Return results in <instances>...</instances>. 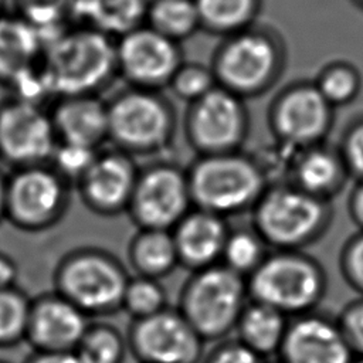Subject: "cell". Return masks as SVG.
Masks as SVG:
<instances>
[{
    "instance_id": "cell-1",
    "label": "cell",
    "mask_w": 363,
    "mask_h": 363,
    "mask_svg": "<svg viewBox=\"0 0 363 363\" xmlns=\"http://www.w3.org/2000/svg\"><path fill=\"white\" fill-rule=\"evenodd\" d=\"M41 68L54 99L101 95L118 78L115 38L85 26L61 30L47 41Z\"/></svg>"
},
{
    "instance_id": "cell-2",
    "label": "cell",
    "mask_w": 363,
    "mask_h": 363,
    "mask_svg": "<svg viewBox=\"0 0 363 363\" xmlns=\"http://www.w3.org/2000/svg\"><path fill=\"white\" fill-rule=\"evenodd\" d=\"M286 65V45L272 27L254 24L223 37L210 67L217 85L242 99L258 98L281 78Z\"/></svg>"
},
{
    "instance_id": "cell-3",
    "label": "cell",
    "mask_w": 363,
    "mask_h": 363,
    "mask_svg": "<svg viewBox=\"0 0 363 363\" xmlns=\"http://www.w3.org/2000/svg\"><path fill=\"white\" fill-rule=\"evenodd\" d=\"M186 170L193 206L225 218L252 210L269 186L257 157L242 150L197 156Z\"/></svg>"
},
{
    "instance_id": "cell-4",
    "label": "cell",
    "mask_w": 363,
    "mask_h": 363,
    "mask_svg": "<svg viewBox=\"0 0 363 363\" xmlns=\"http://www.w3.org/2000/svg\"><path fill=\"white\" fill-rule=\"evenodd\" d=\"M251 214V227L272 250H303L322 238L333 220L330 201L289 182L269 184Z\"/></svg>"
},
{
    "instance_id": "cell-5",
    "label": "cell",
    "mask_w": 363,
    "mask_h": 363,
    "mask_svg": "<svg viewBox=\"0 0 363 363\" xmlns=\"http://www.w3.org/2000/svg\"><path fill=\"white\" fill-rule=\"evenodd\" d=\"M247 286L250 299L295 318L316 311L326 295L328 275L303 250H272L247 277Z\"/></svg>"
},
{
    "instance_id": "cell-6",
    "label": "cell",
    "mask_w": 363,
    "mask_h": 363,
    "mask_svg": "<svg viewBox=\"0 0 363 363\" xmlns=\"http://www.w3.org/2000/svg\"><path fill=\"white\" fill-rule=\"evenodd\" d=\"M108 142L133 157L164 152L174 140L177 116L162 91L125 86L106 99Z\"/></svg>"
},
{
    "instance_id": "cell-7",
    "label": "cell",
    "mask_w": 363,
    "mask_h": 363,
    "mask_svg": "<svg viewBox=\"0 0 363 363\" xmlns=\"http://www.w3.org/2000/svg\"><path fill=\"white\" fill-rule=\"evenodd\" d=\"M122 261L98 247H79L67 252L54 269V291L71 301L89 318L121 311L129 281Z\"/></svg>"
},
{
    "instance_id": "cell-8",
    "label": "cell",
    "mask_w": 363,
    "mask_h": 363,
    "mask_svg": "<svg viewBox=\"0 0 363 363\" xmlns=\"http://www.w3.org/2000/svg\"><path fill=\"white\" fill-rule=\"evenodd\" d=\"M248 301L247 278L220 262L191 272L177 309L204 342H218L235 330Z\"/></svg>"
},
{
    "instance_id": "cell-9",
    "label": "cell",
    "mask_w": 363,
    "mask_h": 363,
    "mask_svg": "<svg viewBox=\"0 0 363 363\" xmlns=\"http://www.w3.org/2000/svg\"><path fill=\"white\" fill-rule=\"evenodd\" d=\"M69 187L50 163L13 169L6 176L4 220L28 233L51 228L67 213Z\"/></svg>"
},
{
    "instance_id": "cell-10",
    "label": "cell",
    "mask_w": 363,
    "mask_h": 363,
    "mask_svg": "<svg viewBox=\"0 0 363 363\" xmlns=\"http://www.w3.org/2000/svg\"><path fill=\"white\" fill-rule=\"evenodd\" d=\"M335 108L313 81L299 79L285 85L269 102L267 123L274 140L289 150H301L326 142Z\"/></svg>"
},
{
    "instance_id": "cell-11",
    "label": "cell",
    "mask_w": 363,
    "mask_h": 363,
    "mask_svg": "<svg viewBox=\"0 0 363 363\" xmlns=\"http://www.w3.org/2000/svg\"><path fill=\"white\" fill-rule=\"evenodd\" d=\"M183 129L189 146L197 156L242 150L250 133L245 99L217 85L187 105Z\"/></svg>"
},
{
    "instance_id": "cell-12",
    "label": "cell",
    "mask_w": 363,
    "mask_h": 363,
    "mask_svg": "<svg viewBox=\"0 0 363 363\" xmlns=\"http://www.w3.org/2000/svg\"><path fill=\"white\" fill-rule=\"evenodd\" d=\"M193 207L186 167L156 160L139 169L126 213L138 228L172 230Z\"/></svg>"
},
{
    "instance_id": "cell-13",
    "label": "cell",
    "mask_w": 363,
    "mask_h": 363,
    "mask_svg": "<svg viewBox=\"0 0 363 363\" xmlns=\"http://www.w3.org/2000/svg\"><path fill=\"white\" fill-rule=\"evenodd\" d=\"M57 145L48 108L14 96L0 102V160L13 169L50 163Z\"/></svg>"
},
{
    "instance_id": "cell-14",
    "label": "cell",
    "mask_w": 363,
    "mask_h": 363,
    "mask_svg": "<svg viewBox=\"0 0 363 363\" xmlns=\"http://www.w3.org/2000/svg\"><path fill=\"white\" fill-rule=\"evenodd\" d=\"M118 77L128 86L162 91L184 61L180 43L142 24L115 40Z\"/></svg>"
},
{
    "instance_id": "cell-15",
    "label": "cell",
    "mask_w": 363,
    "mask_h": 363,
    "mask_svg": "<svg viewBox=\"0 0 363 363\" xmlns=\"http://www.w3.org/2000/svg\"><path fill=\"white\" fill-rule=\"evenodd\" d=\"M128 349L139 363H200L204 340L177 308L132 320Z\"/></svg>"
},
{
    "instance_id": "cell-16",
    "label": "cell",
    "mask_w": 363,
    "mask_h": 363,
    "mask_svg": "<svg viewBox=\"0 0 363 363\" xmlns=\"http://www.w3.org/2000/svg\"><path fill=\"white\" fill-rule=\"evenodd\" d=\"M139 169L132 155L116 147H102L75 184L81 201L92 213L104 217L126 213Z\"/></svg>"
},
{
    "instance_id": "cell-17",
    "label": "cell",
    "mask_w": 363,
    "mask_h": 363,
    "mask_svg": "<svg viewBox=\"0 0 363 363\" xmlns=\"http://www.w3.org/2000/svg\"><path fill=\"white\" fill-rule=\"evenodd\" d=\"M277 357L279 363H353L356 356L336 318L313 311L289 319Z\"/></svg>"
},
{
    "instance_id": "cell-18",
    "label": "cell",
    "mask_w": 363,
    "mask_h": 363,
    "mask_svg": "<svg viewBox=\"0 0 363 363\" xmlns=\"http://www.w3.org/2000/svg\"><path fill=\"white\" fill-rule=\"evenodd\" d=\"M89 319L58 292L43 294L31 299L26 342L34 352H74Z\"/></svg>"
},
{
    "instance_id": "cell-19",
    "label": "cell",
    "mask_w": 363,
    "mask_h": 363,
    "mask_svg": "<svg viewBox=\"0 0 363 363\" xmlns=\"http://www.w3.org/2000/svg\"><path fill=\"white\" fill-rule=\"evenodd\" d=\"M170 231L182 267L193 272L221 262L230 231L225 217L193 207Z\"/></svg>"
},
{
    "instance_id": "cell-20",
    "label": "cell",
    "mask_w": 363,
    "mask_h": 363,
    "mask_svg": "<svg viewBox=\"0 0 363 363\" xmlns=\"http://www.w3.org/2000/svg\"><path fill=\"white\" fill-rule=\"evenodd\" d=\"M50 115L58 142L102 149L108 142V105L101 95H74L54 99Z\"/></svg>"
},
{
    "instance_id": "cell-21",
    "label": "cell",
    "mask_w": 363,
    "mask_h": 363,
    "mask_svg": "<svg viewBox=\"0 0 363 363\" xmlns=\"http://www.w3.org/2000/svg\"><path fill=\"white\" fill-rule=\"evenodd\" d=\"M349 177L337 146L323 142L294 153L286 182L315 197L330 201L342 191Z\"/></svg>"
},
{
    "instance_id": "cell-22",
    "label": "cell",
    "mask_w": 363,
    "mask_h": 363,
    "mask_svg": "<svg viewBox=\"0 0 363 363\" xmlns=\"http://www.w3.org/2000/svg\"><path fill=\"white\" fill-rule=\"evenodd\" d=\"M45 37L20 13L0 14V85H10L37 67L44 54Z\"/></svg>"
},
{
    "instance_id": "cell-23",
    "label": "cell",
    "mask_w": 363,
    "mask_h": 363,
    "mask_svg": "<svg viewBox=\"0 0 363 363\" xmlns=\"http://www.w3.org/2000/svg\"><path fill=\"white\" fill-rule=\"evenodd\" d=\"M149 0H72L75 26L118 38L145 24Z\"/></svg>"
},
{
    "instance_id": "cell-24",
    "label": "cell",
    "mask_w": 363,
    "mask_h": 363,
    "mask_svg": "<svg viewBox=\"0 0 363 363\" xmlns=\"http://www.w3.org/2000/svg\"><path fill=\"white\" fill-rule=\"evenodd\" d=\"M289 319L275 308L250 299L237 322L235 339L259 356L269 359L278 354Z\"/></svg>"
},
{
    "instance_id": "cell-25",
    "label": "cell",
    "mask_w": 363,
    "mask_h": 363,
    "mask_svg": "<svg viewBox=\"0 0 363 363\" xmlns=\"http://www.w3.org/2000/svg\"><path fill=\"white\" fill-rule=\"evenodd\" d=\"M128 259L136 275L162 279L179 265L170 230L138 228L128 244Z\"/></svg>"
},
{
    "instance_id": "cell-26",
    "label": "cell",
    "mask_w": 363,
    "mask_h": 363,
    "mask_svg": "<svg viewBox=\"0 0 363 363\" xmlns=\"http://www.w3.org/2000/svg\"><path fill=\"white\" fill-rule=\"evenodd\" d=\"M201 30L227 37L257 23L262 0H194Z\"/></svg>"
},
{
    "instance_id": "cell-27",
    "label": "cell",
    "mask_w": 363,
    "mask_h": 363,
    "mask_svg": "<svg viewBox=\"0 0 363 363\" xmlns=\"http://www.w3.org/2000/svg\"><path fill=\"white\" fill-rule=\"evenodd\" d=\"M145 24L180 44L201 30L194 0H149Z\"/></svg>"
},
{
    "instance_id": "cell-28",
    "label": "cell",
    "mask_w": 363,
    "mask_h": 363,
    "mask_svg": "<svg viewBox=\"0 0 363 363\" xmlns=\"http://www.w3.org/2000/svg\"><path fill=\"white\" fill-rule=\"evenodd\" d=\"M126 336L106 322L89 323L74 350L79 363H123L128 353Z\"/></svg>"
},
{
    "instance_id": "cell-29",
    "label": "cell",
    "mask_w": 363,
    "mask_h": 363,
    "mask_svg": "<svg viewBox=\"0 0 363 363\" xmlns=\"http://www.w3.org/2000/svg\"><path fill=\"white\" fill-rule=\"evenodd\" d=\"M269 247L252 227L230 228L224 242L221 264L247 278L264 261Z\"/></svg>"
},
{
    "instance_id": "cell-30",
    "label": "cell",
    "mask_w": 363,
    "mask_h": 363,
    "mask_svg": "<svg viewBox=\"0 0 363 363\" xmlns=\"http://www.w3.org/2000/svg\"><path fill=\"white\" fill-rule=\"evenodd\" d=\"M323 98L336 109L352 104L360 94V71L347 61H330L312 79Z\"/></svg>"
},
{
    "instance_id": "cell-31",
    "label": "cell",
    "mask_w": 363,
    "mask_h": 363,
    "mask_svg": "<svg viewBox=\"0 0 363 363\" xmlns=\"http://www.w3.org/2000/svg\"><path fill=\"white\" fill-rule=\"evenodd\" d=\"M167 306V292L160 279L143 275L129 278L121 311L128 313L132 320L149 318Z\"/></svg>"
},
{
    "instance_id": "cell-32",
    "label": "cell",
    "mask_w": 363,
    "mask_h": 363,
    "mask_svg": "<svg viewBox=\"0 0 363 363\" xmlns=\"http://www.w3.org/2000/svg\"><path fill=\"white\" fill-rule=\"evenodd\" d=\"M31 299L17 286L0 291V347L26 342Z\"/></svg>"
},
{
    "instance_id": "cell-33",
    "label": "cell",
    "mask_w": 363,
    "mask_h": 363,
    "mask_svg": "<svg viewBox=\"0 0 363 363\" xmlns=\"http://www.w3.org/2000/svg\"><path fill=\"white\" fill-rule=\"evenodd\" d=\"M216 86L217 81L210 64L183 61L167 88L177 99L187 102L189 105L208 94Z\"/></svg>"
},
{
    "instance_id": "cell-34",
    "label": "cell",
    "mask_w": 363,
    "mask_h": 363,
    "mask_svg": "<svg viewBox=\"0 0 363 363\" xmlns=\"http://www.w3.org/2000/svg\"><path fill=\"white\" fill-rule=\"evenodd\" d=\"M101 149H94L84 145L58 142L50 166L69 184H77L86 173Z\"/></svg>"
},
{
    "instance_id": "cell-35",
    "label": "cell",
    "mask_w": 363,
    "mask_h": 363,
    "mask_svg": "<svg viewBox=\"0 0 363 363\" xmlns=\"http://www.w3.org/2000/svg\"><path fill=\"white\" fill-rule=\"evenodd\" d=\"M349 176L356 182L363 180V115L352 119L343 129L336 145Z\"/></svg>"
},
{
    "instance_id": "cell-36",
    "label": "cell",
    "mask_w": 363,
    "mask_h": 363,
    "mask_svg": "<svg viewBox=\"0 0 363 363\" xmlns=\"http://www.w3.org/2000/svg\"><path fill=\"white\" fill-rule=\"evenodd\" d=\"M339 269L345 282L363 296V231L359 230L343 242Z\"/></svg>"
},
{
    "instance_id": "cell-37",
    "label": "cell",
    "mask_w": 363,
    "mask_h": 363,
    "mask_svg": "<svg viewBox=\"0 0 363 363\" xmlns=\"http://www.w3.org/2000/svg\"><path fill=\"white\" fill-rule=\"evenodd\" d=\"M336 320L354 356H363V296L347 302Z\"/></svg>"
},
{
    "instance_id": "cell-38",
    "label": "cell",
    "mask_w": 363,
    "mask_h": 363,
    "mask_svg": "<svg viewBox=\"0 0 363 363\" xmlns=\"http://www.w3.org/2000/svg\"><path fill=\"white\" fill-rule=\"evenodd\" d=\"M203 363H269L240 340H220L204 357Z\"/></svg>"
},
{
    "instance_id": "cell-39",
    "label": "cell",
    "mask_w": 363,
    "mask_h": 363,
    "mask_svg": "<svg viewBox=\"0 0 363 363\" xmlns=\"http://www.w3.org/2000/svg\"><path fill=\"white\" fill-rule=\"evenodd\" d=\"M347 211L353 224L363 231V180L356 182L347 197Z\"/></svg>"
},
{
    "instance_id": "cell-40",
    "label": "cell",
    "mask_w": 363,
    "mask_h": 363,
    "mask_svg": "<svg viewBox=\"0 0 363 363\" xmlns=\"http://www.w3.org/2000/svg\"><path fill=\"white\" fill-rule=\"evenodd\" d=\"M17 264L11 257L0 251V291L17 286Z\"/></svg>"
},
{
    "instance_id": "cell-41",
    "label": "cell",
    "mask_w": 363,
    "mask_h": 363,
    "mask_svg": "<svg viewBox=\"0 0 363 363\" xmlns=\"http://www.w3.org/2000/svg\"><path fill=\"white\" fill-rule=\"evenodd\" d=\"M26 363H79L74 352H34Z\"/></svg>"
},
{
    "instance_id": "cell-42",
    "label": "cell",
    "mask_w": 363,
    "mask_h": 363,
    "mask_svg": "<svg viewBox=\"0 0 363 363\" xmlns=\"http://www.w3.org/2000/svg\"><path fill=\"white\" fill-rule=\"evenodd\" d=\"M4 197H6V176L0 172V221L4 220Z\"/></svg>"
},
{
    "instance_id": "cell-43",
    "label": "cell",
    "mask_w": 363,
    "mask_h": 363,
    "mask_svg": "<svg viewBox=\"0 0 363 363\" xmlns=\"http://www.w3.org/2000/svg\"><path fill=\"white\" fill-rule=\"evenodd\" d=\"M357 7H360L363 10V0H352Z\"/></svg>"
},
{
    "instance_id": "cell-44",
    "label": "cell",
    "mask_w": 363,
    "mask_h": 363,
    "mask_svg": "<svg viewBox=\"0 0 363 363\" xmlns=\"http://www.w3.org/2000/svg\"><path fill=\"white\" fill-rule=\"evenodd\" d=\"M353 363H363V356H356Z\"/></svg>"
},
{
    "instance_id": "cell-45",
    "label": "cell",
    "mask_w": 363,
    "mask_h": 363,
    "mask_svg": "<svg viewBox=\"0 0 363 363\" xmlns=\"http://www.w3.org/2000/svg\"><path fill=\"white\" fill-rule=\"evenodd\" d=\"M3 6H4V0H0V14L3 13Z\"/></svg>"
},
{
    "instance_id": "cell-46",
    "label": "cell",
    "mask_w": 363,
    "mask_h": 363,
    "mask_svg": "<svg viewBox=\"0 0 363 363\" xmlns=\"http://www.w3.org/2000/svg\"><path fill=\"white\" fill-rule=\"evenodd\" d=\"M0 363H6V362H0Z\"/></svg>"
}]
</instances>
